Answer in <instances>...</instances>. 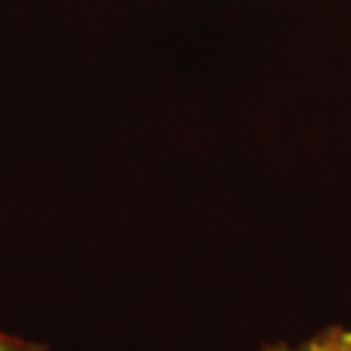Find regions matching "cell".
Returning a JSON list of instances; mask_svg holds the SVG:
<instances>
[{
    "label": "cell",
    "mask_w": 351,
    "mask_h": 351,
    "mask_svg": "<svg viewBox=\"0 0 351 351\" xmlns=\"http://www.w3.org/2000/svg\"><path fill=\"white\" fill-rule=\"evenodd\" d=\"M330 351H351V330L336 328V338Z\"/></svg>",
    "instance_id": "cell-3"
},
{
    "label": "cell",
    "mask_w": 351,
    "mask_h": 351,
    "mask_svg": "<svg viewBox=\"0 0 351 351\" xmlns=\"http://www.w3.org/2000/svg\"><path fill=\"white\" fill-rule=\"evenodd\" d=\"M334 338H336V328H328L324 332L316 334L313 338L304 339L297 346H291L287 341H276V343L265 346L262 351H330L332 343H334Z\"/></svg>",
    "instance_id": "cell-1"
},
{
    "label": "cell",
    "mask_w": 351,
    "mask_h": 351,
    "mask_svg": "<svg viewBox=\"0 0 351 351\" xmlns=\"http://www.w3.org/2000/svg\"><path fill=\"white\" fill-rule=\"evenodd\" d=\"M0 351H49V348L41 341L0 332Z\"/></svg>",
    "instance_id": "cell-2"
}]
</instances>
